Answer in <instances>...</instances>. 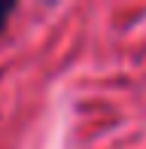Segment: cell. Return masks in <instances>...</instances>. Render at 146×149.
<instances>
[{
	"label": "cell",
	"instance_id": "obj_1",
	"mask_svg": "<svg viewBox=\"0 0 146 149\" xmlns=\"http://www.w3.org/2000/svg\"><path fill=\"white\" fill-rule=\"evenodd\" d=\"M12 12V6L9 3H0V28H3V22H6V15Z\"/></svg>",
	"mask_w": 146,
	"mask_h": 149
}]
</instances>
